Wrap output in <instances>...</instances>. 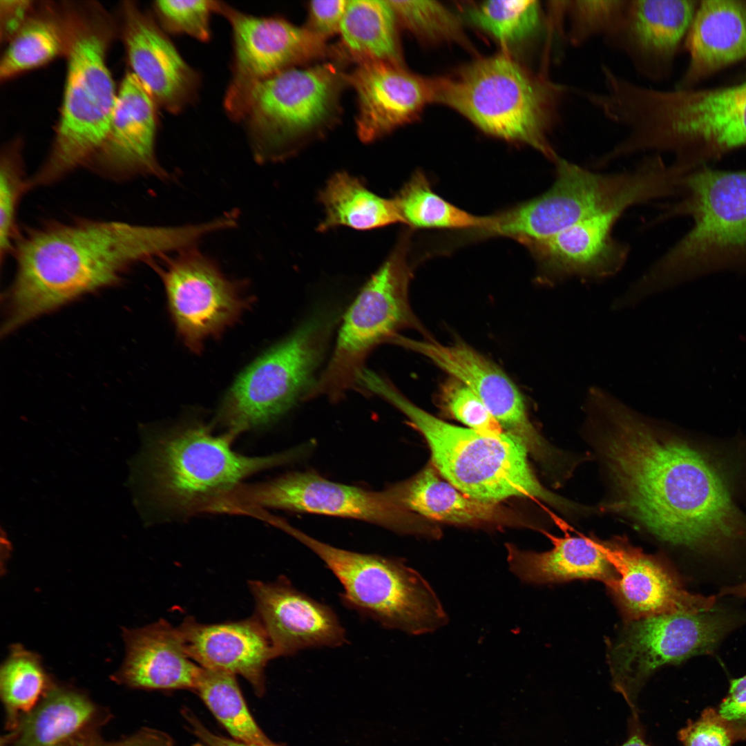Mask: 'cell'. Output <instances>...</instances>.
Masks as SVG:
<instances>
[{"label": "cell", "mask_w": 746, "mask_h": 746, "mask_svg": "<svg viewBox=\"0 0 746 746\" xmlns=\"http://www.w3.org/2000/svg\"><path fill=\"white\" fill-rule=\"evenodd\" d=\"M595 412L606 425V463L630 517L660 539L690 548L736 536L738 515L702 454L661 437L608 392L597 398Z\"/></svg>", "instance_id": "cell-1"}, {"label": "cell", "mask_w": 746, "mask_h": 746, "mask_svg": "<svg viewBox=\"0 0 746 746\" xmlns=\"http://www.w3.org/2000/svg\"><path fill=\"white\" fill-rule=\"evenodd\" d=\"M206 222L142 225L117 220L52 222L18 235L3 332L83 294L116 283L133 266L192 249Z\"/></svg>", "instance_id": "cell-2"}, {"label": "cell", "mask_w": 746, "mask_h": 746, "mask_svg": "<svg viewBox=\"0 0 746 746\" xmlns=\"http://www.w3.org/2000/svg\"><path fill=\"white\" fill-rule=\"evenodd\" d=\"M677 196L655 222L684 216L692 226L637 279L645 297L706 274L746 272V169L698 167L682 178Z\"/></svg>", "instance_id": "cell-3"}, {"label": "cell", "mask_w": 746, "mask_h": 746, "mask_svg": "<svg viewBox=\"0 0 746 746\" xmlns=\"http://www.w3.org/2000/svg\"><path fill=\"white\" fill-rule=\"evenodd\" d=\"M232 437L213 435L204 425H182L149 437L134 464L138 501L177 514L213 508L238 483L262 470L288 462L299 449L264 457L233 452Z\"/></svg>", "instance_id": "cell-4"}, {"label": "cell", "mask_w": 746, "mask_h": 746, "mask_svg": "<svg viewBox=\"0 0 746 746\" xmlns=\"http://www.w3.org/2000/svg\"><path fill=\"white\" fill-rule=\"evenodd\" d=\"M433 101L451 107L492 136L531 146L555 163L549 135L573 88L537 76L501 53L433 79Z\"/></svg>", "instance_id": "cell-5"}, {"label": "cell", "mask_w": 746, "mask_h": 746, "mask_svg": "<svg viewBox=\"0 0 746 746\" xmlns=\"http://www.w3.org/2000/svg\"><path fill=\"white\" fill-rule=\"evenodd\" d=\"M67 70L59 120L50 153L30 177L32 187L51 185L88 166L108 131L117 91L106 52L110 19L96 5L68 6Z\"/></svg>", "instance_id": "cell-6"}, {"label": "cell", "mask_w": 746, "mask_h": 746, "mask_svg": "<svg viewBox=\"0 0 746 746\" xmlns=\"http://www.w3.org/2000/svg\"><path fill=\"white\" fill-rule=\"evenodd\" d=\"M367 389L407 417L425 438L439 473L469 497L493 504L515 497L566 504L539 483L528 461L527 449L511 434H484L443 421L413 403L380 374L369 379Z\"/></svg>", "instance_id": "cell-7"}, {"label": "cell", "mask_w": 746, "mask_h": 746, "mask_svg": "<svg viewBox=\"0 0 746 746\" xmlns=\"http://www.w3.org/2000/svg\"><path fill=\"white\" fill-rule=\"evenodd\" d=\"M631 139L642 153L669 152L689 170L746 146V82L707 89L640 86L629 105Z\"/></svg>", "instance_id": "cell-8"}, {"label": "cell", "mask_w": 746, "mask_h": 746, "mask_svg": "<svg viewBox=\"0 0 746 746\" xmlns=\"http://www.w3.org/2000/svg\"><path fill=\"white\" fill-rule=\"evenodd\" d=\"M285 530L316 554L341 583L343 604L382 627L422 635L448 616L435 592L403 559L361 553L324 543L280 520Z\"/></svg>", "instance_id": "cell-9"}, {"label": "cell", "mask_w": 746, "mask_h": 746, "mask_svg": "<svg viewBox=\"0 0 746 746\" xmlns=\"http://www.w3.org/2000/svg\"><path fill=\"white\" fill-rule=\"evenodd\" d=\"M412 231L404 230L391 253L360 290L343 318L336 345L325 368L306 399H341L358 385L368 354L398 332L425 329L410 307L409 285L413 276Z\"/></svg>", "instance_id": "cell-10"}, {"label": "cell", "mask_w": 746, "mask_h": 746, "mask_svg": "<svg viewBox=\"0 0 746 746\" xmlns=\"http://www.w3.org/2000/svg\"><path fill=\"white\" fill-rule=\"evenodd\" d=\"M549 189L524 202L520 217L536 238L553 236L580 221L677 195L680 171L659 153L644 157L634 168L602 173L559 157Z\"/></svg>", "instance_id": "cell-11"}, {"label": "cell", "mask_w": 746, "mask_h": 746, "mask_svg": "<svg viewBox=\"0 0 746 746\" xmlns=\"http://www.w3.org/2000/svg\"><path fill=\"white\" fill-rule=\"evenodd\" d=\"M338 320V310L318 309L239 375L218 414L227 434L264 426L306 397Z\"/></svg>", "instance_id": "cell-12"}, {"label": "cell", "mask_w": 746, "mask_h": 746, "mask_svg": "<svg viewBox=\"0 0 746 746\" xmlns=\"http://www.w3.org/2000/svg\"><path fill=\"white\" fill-rule=\"evenodd\" d=\"M345 82L337 66L324 64L292 68L260 83L242 119L255 160H285L327 124Z\"/></svg>", "instance_id": "cell-13"}, {"label": "cell", "mask_w": 746, "mask_h": 746, "mask_svg": "<svg viewBox=\"0 0 746 746\" xmlns=\"http://www.w3.org/2000/svg\"><path fill=\"white\" fill-rule=\"evenodd\" d=\"M734 624L716 609L631 620L609 653L615 687L626 696L661 666L713 653Z\"/></svg>", "instance_id": "cell-14"}, {"label": "cell", "mask_w": 746, "mask_h": 746, "mask_svg": "<svg viewBox=\"0 0 746 746\" xmlns=\"http://www.w3.org/2000/svg\"><path fill=\"white\" fill-rule=\"evenodd\" d=\"M216 11L227 17L233 32L232 77L224 97L225 109L233 119L242 120L260 83L330 50L325 39L282 18L249 15L220 1Z\"/></svg>", "instance_id": "cell-15"}, {"label": "cell", "mask_w": 746, "mask_h": 746, "mask_svg": "<svg viewBox=\"0 0 746 746\" xmlns=\"http://www.w3.org/2000/svg\"><path fill=\"white\" fill-rule=\"evenodd\" d=\"M155 266L167 298L172 319L183 343L199 352L214 337L236 322L249 301L242 288L227 278L216 262L195 248Z\"/></svg>", "instance_id": "cell-16"}, {"label": "cell", "mask_w": 746, "mask_h": 746, "mask_svg": "<svg viewBox=\"0 0 746 746\" xmlns=\"http://www.w3.org/2000/svg\"><path fill=\"white\" fill-rule=\"evenodd\" d=\"M243 493L245 502L260 506L352 518L400 533L428 532L423 520L400 507L386 490L336 483L313 472L289 473Z\"/></svg>", "instance_id": "cell-17"}, {"label": "cell", "mask_w": 746, "mask_h": 746, "mask_svg": "<svg viewBox=\"0 0 746 746\" xmlns=\"http://www.w3.org/2000/svg\"><path fill=\"white\" fill-rule=\"evenodd\" d=\"M390 343L421 354L469 388L485 404L504 430L520 441L537 458L548 455L545 441L532 424L524 396L494 362L461 342L443 345L430 338L396 336Z\"/></svg>", "instance_id": "cell-18"}, {"label": "cell", "mask_w": 746, "mask_h": 746, "mask_svg": "<svg viewBox=\"0 0 746 746\" xmlns=\"http://www.w3.org/2000/svg\"><path fill=\"white\" fill-rule=\"evenodd\" d=\"M622 214L586 219L526 245L536 262L538 281L551 286L572 278L597 283L616 275L630 252L629 245L613 233Z\"/></svg>", "instance_id": "cell-19"}, {"label": "cell", "mask_w": 746, "mask_h": 746, "mask_svg": "<svg viewBox=\"0 0 746 746\" xmlns=\"http://www.w3.org/2000/svg\"><path fill=\"white\" fill-rule=\"evenodd\" d=\"M255 615L271 642L275 658L311 648L338 647L346 631L327 604L297 589L282 575L269 582L249 581Z\"/></svg>", "instance_id": "cell-20"}, {"label": "cell", "mask_w": 746, "mask_h": 746, "mask_svg": "<svg viewBox=\"0 0 746 746\" xmlns=\"http://www.w3.org/2000/svg\"><path fill=\"white\" fill-rule=\"evenodd\" d=\"M697 6L691 0H628L621 19L604 40L638 75L660 82L670 73Z\"/></svg>", "instance_id": "cell-21"}, {"label": "cell", "mask_w": 746, "mask_h": 746, "mask_svg": "<svg viewBox=\"0 0 746 746\" xmlns=\"http://www.w3.org/2000/svg\"><path fill=\"white\" fill-rule=\"evenodd\" d=\"M156 105L135 76L128 73L117 90L106 137L88 166L115 180L166 178L155 153Z\"/></svg>", "instance_id": "cell-22"}, {"label": "cell", "mask_w": 746, "mask_h": 746, "mask_svg": "<svg viewBox=\"0 0 746 746\" xmlns=\"http://www.w3.org/2000/svg\"><path fill=\"white\" fill-rule=\"evenodd\" d=\"M122 22L131 73L157 105L171 113L182 111L197 95V73L153 19L133 3L124 5Z\"/></svg>", "instance_id": "cell-23"}, {"label": "cell", "mask_w": 746, "mask_h": 746, "mask_svg": "<svg viewBox=\"0 0 746 746\" xmlns=\"http://www.w3.org/2000/svg\"><path fill=\"white\" fill-rule=\"evenodd\" d=\"M358 102L357 133L370 142L412 119L433 101V79L388 61H365L348 76Z\"/></svg>", "instance_id": "cell-24"}, {"label": "cell", "mask_w": 746, "mask_h": 746, "mask_svg": "<svg viewBox=\"0 0 746 746\" xmlns=\"http://www.w3.org/2000/svg\"><path fill=\"white\" fill-rule=\"evenodd\" d=\"M617 579L609 586L631 620L673 613H701L715 609L716 597L687 591L663 564L621 544L607 545Z\"/></svg>", "instance_id": "cell-25"}, {"label": "cell", "mask_w": 746, "mask_h": 746, "mask_svg": "<svg viewBox=\"0 0 746 746\" xmlns=\"http://www.w3.org/2000/svg\"><path fill=\"white\" fill-rule=\"evenodd\" d=\"M188 656L202 668L240 675L261 696L265 668L276 658L268 635L255 615L233 622L204 624L186 618L178 627Z\"/></svg>", "instance_id": "cell-26"}, {"label": "cell", "mask_w": 746, "mask_h": 746, "mask_svg": "<svg viewBox=\"0 0 746 746\" xmlns=\"http://www.w3.org/2000/svg\"><path fill=\"white\" fill-rule=\"evenodd\" d=\"M110 717L83 691L54 682L37 707L2 736L1 746H97Z\"/></svg>", "instance_id": "cell-27"}, {"label": "cell", "mask_w": 746, "mask_h": 746, "mask_svg": "<svg viewBox=\"0 0 746 746\" xmlns=\"http://www.w3.org/2000/svg\"><path fill=\"white\" fill-rule=\"evenodd\" d=\"M126 656L117 683L148 690L195 691L202 667L187 654L179 628L165 620L123 632Z\"/></svg>", "instance_id": "cell-28"}, {"label": "cell", "mask_w": 746, "mask_h": 746, "mask_svg": "<svg viewBox=\"0 0 746 746\" xmlns=\"http://www.w3.org/2000/svg\"><path fill=\"white\" fill-rule=\"evenodd\" d=\"M689 63L678 88L746 57V2L702 1L685 39Z\"/></svg>", "instance_id": "cell-29"}, {"label": "cell", "mask_w": 746, "mask_h": 746, "mask_svg": "<svg viewBox=\"0 0 746 746\" xmlns=\"http://www.w3.org/2000/svg\"><path fill=\"white\" fill-rule=\"evenodd\" d=\"M403 509L421 519L477 526L508 524L514 514L498 504L469 497L446 480L432 464L385 489Z\"/></svg>", "instance_id": "cell-30"}, {"label": "cell", "mask_w": 746, "mask_h": 746, "mask_svg": "<svg viewBox=\"0 0 746 746\" xmlns=\"http://www.w3.org/2000/svg\"><path fill=\"white\" fill-rule=\"evenodd\" d=\"M510 570L521 581L544 584L575 579H595L610 586L618 577L607 545L582 537L555 541L546 552L524 551L508 544Z\"/></svg>", "instance_id": "cell-31"}, {"label": "cell", "mask_w": 746, "mask_h": 746, "mask_svg": "<svg viewBox=\"0 0 746 746\" xmlns=\"http://www.w3.org/2000/svg\"><path fill=\"white\" fill-rule=\"evenodd\" d=\"M68 45L67 6L46 5L35 8L8 41L1 59V79H9L66 55Z\"/></svg>", "instance_id": "cell-32"}, {"label": "cell", "mask_w": 746, "mask_h": 746, "mask_svg": "<svg viewBox=\"0 0 746 746\" xmlns=\"http://www.w3.org/2000/svg\"><path fill=\"white\" fill-rule=\"evenodd\" d=\"M325 216L318 229L337 227L370 230L401 222L393 198L370 191L357 178L341 171L334 174L318 194Z\"/></svg>", "instance_id": "cell-33"}, {"label": "cell", "mask_w": 746, "mask_h": 746, "mask_svg": "<svg viewBox=\"0 0 746 746\" xmlns=\"http://www.w3.org/2000/svg\"><path fill=\"white\" fill-rule=\"evenodd\" d=\"M396 21L388 1H347L339 29L343 44L358 64H401Z\"/></svg>", "instance_id": "cell-34"}, {"label": "cell", "mask_w": 746, "mask_h": 746, "mask_svg": "<svg viewBox=\"0 0 746 746\" xmlns=\"http://www.w3.org/2000/svg\"><path fill=\"white\" fill-rule=\"evenodd\" d=\"M401 222L410 229L475 231L488 226L491 216H480L461 209L434 192L421 171H415L393 198Z\"/></svg>", "instance_id": "cell-35"}, {"label": "cell", "mask_w": 746, "mask_h": 746, "mask_svg": "<svg viewBox=\"0 0 746 746\" xmlns=\"http://www.w3.org/2000/svg\"><path fill=\"white\" fill-rule=\"evenodd\" d=\"M53 683L37 654L18 644L11 648L0 670L7 731L37 707Z\"/></svg>", "instance_id": "cell-36"}, {"label": "cell", "mask_w": 746, "mask_h": 746, "mask_svg": "<svg viewBox=\"0 0 746 746\" xmlns=\"http://www.w3.org/2000/svg\"><path fill=\"white\" fill-rule=\"evenodd\" d=\"M233 739L249 743L270 744L252 717L236 676L202 667L195 690Z\"/></svg>", "instance_id": "cell-37"}, {"label": "cell", "mask_w": 746, "mask_h": 746, "mask_svg": "<svg viewBox=\"0 0 746 746\" xmlns=\"http://www.w3.org/2000/svg\"><path fill=\"white\" fill-rule=\"evenodd\" d=\"M537 1H488L468 6L466 19L504 44L528 39L540 29L543 16Z\"/></svg>", "instance_id": "cell-38"}, {"label": "cell", "mask_w": 746, "mask_h": 746, "mask_svg": "<svg viewBox=\"0 0 746 746\" xmlns=\"http://www.w3.org/2000/svg\"><path fill=\"white\" fill-rule=\"evenodd\" d=\"M20 144H9L0 160V256L5 260L13 251L18 236L17 216L23 193L30 188Z\"/></svg>", "instance_id": "cell-39"}, {"label": "cell", "mask_w": 746, "mask_h": 746, "mask_svg": "<svg viewBox=\"0 0 746 746\" xmlns=\"http://www.w3.org/2000/svg\"><path fill=\"white\" fill-rule=\"evenodd\" d=\"M627 1H565L566 35L569 44L574 47H580L595 37H606L621 19Z\"/></svg>", "instance_id": "cell-40"}, {"label": "cell", "mask_w": 746, "mask_h": 746, "mask_svg": "<svg viewBox=\"0 0 746 746\" xmlns=\"http://www.w3.org/2000/svg\"><path fill=\"white\" fill-rule=\"evenodd\" d=\"M396 19L416 35L432 41L464 39L459 20L434 1H388Z\"/></svg>", "instance_id": "cell-41"}, {"label": "cell", "mask_w": 746, "mask_h": 746, "mask_svg": "<svg viewBox=\"0 0 746 746\" xmlns=\"http://www.w3.org/2000/svg\"><path fill=\"white\" fill-rule=\"evenodd\" d=\"M441 408L468 428L488 434L504 432L503 428L481 400L465 385L450 377L438 394Z\"/></svg>", "instance_id": "cell-42"}, {"label": "cell", "mask_w": 746, "mask_h": 746, "mask_svg": "<svg viewBox=\"0 0 746 746\" xmlns=\"http://www.w3.org/2000/svg\"><path fill=\"white\" fill-rule=\"evenodd\" d=\"M216 4L206 0H164L155 1L153 8L167 30L205 41L210 37V17Z\"/></svg>", "instance_id": "cell-43"}, {"label": "cell", "mask_w": 746, "mask_h": 746, "mask_svg": "<svg viewBox=\"0 0 746 746\" xmlns=\"http://www.w3.org/2000/svg\"><path fill=\"white\" fill-rule=\"evenodd\" d=\"M729 722L712 709H707L696 721L679 732L685 746H730L734 733Z\"/></svg>", "instance_id": "cell-44"}, {"label": "cell", "mask_w": 746, "mask_h": 746, "mask_svg": "<svg viewBox=\"0 0 746 746\" xmlns=\"http://www.w3.org/2000/svg\"><path fill=\"white\" fill-rule=\"evenodd\" d=\"M347 1H313L308 6V21L305 28L318 37L326 39L339 32Z\"/></svg>", "instance_id": "cell-45"}, {"label": "cell", "mask_w": 746, "mask_h": 746, "mask_svg": "<svg viewBox=\"0 0 746 746\" xmlns=\"http://www.w3.org/2000/svg\"><path fill=\"white\" fill-rule=\"evenodd\" d=\"M31 1L1 0V39L9 41L24 25L35 6Z\"/></svg>", "instance_id": "cell-46"}, {"label": "cell", "mask_w": 746, "mask_h": 746, "mask_svg": "<svg viewBox=\"0 0 746 746\" xmlns=\"http://www.w3.org/2000/svg\"><path fill=\"white\" fill-rule=\"evenodd\" d=\"M718 714L729 723L746 722V675L731 680L728 695Z\"/></svg>", "instance_id": "cell-47"}, {"label": "cell", "mask_w": 746, "mask_h": 746, "mask_svg": "<svg viewBox=\"0 0 746 746\" xmlns=\"http://www.w3.org/2000/svg\"><path fill=\"white\" fill-rule=\"evenodd\" d=\"M182 713L193 734L204 744L205 746H281L274 742L267 745L249 743L239 741L233 738L230 739L218 736L209 731L202 725L198 718L188 709L183 710Z\"/></svg>", "instance_id": "cell-48"}, {"label": "cell", "mask_w": 746, "mask_h": 746, "mask_svg": "<svg viewBox=\"0 0 746 746\" xmlns=\"http://www.w3.org/2000/svg\"><path fill=\"white\" fill-rule=\"evenodd\" d=\"M97 746H173V743L171 738L163 731L144 728L119 740H102Z\"/></svg>", "instance_id": "cell-49"}, {"label": "cell", "mask_w": 746, "mask_h": 746, "mask_svg": "<svg viewBox=\"0 0 746 746\" xmlns=\"http://www.w3.org/2000/svg\"><path fill=\"white\" fill-rule=\"evenodd\" d=\"M727 595L746 597V582L738 585L727 586L720 590V596Z\"/></svg>", "instance_id": "cell-50"}, {"label": "cell", "mask_w": 746, "mask_h": 746, "mask_svg": "<svg viewBox=\"0 0 746 746\" xmlns=\"http://www.w3.org/2000/svg\"><path fill=\"white\" fill-rule=\"evenodd\" d=\"M622 746H650L642 739L640 735L634 734Z\"/></svg>", "instance_id": "cell-51"}, {"label": "cell", "mask_w": 746, "mask_h": 746, "mask_svg": "<svg viewBox=\"0 0 746 746\" xmlns=\"http://www.w3.org/2000/svg\"><path fill=\"white\" fill-rule=\"evenodd\" d=\"M193 746H204V745H201V744H195V745H193Z\"/></svg>", "instance_id": "cell-52"}]
</instances>
